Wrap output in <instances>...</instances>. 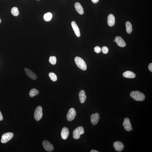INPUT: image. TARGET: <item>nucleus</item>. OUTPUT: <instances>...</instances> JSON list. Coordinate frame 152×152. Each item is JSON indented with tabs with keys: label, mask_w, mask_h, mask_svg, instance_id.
Wrapping results in <instances>:
<instances>
[{
	"label": "nucleus",
	"mask_w": 152,
	"mask_h": 152,
	"mask_svg": "<svg viewBox=\"0 0 152 152\" xmlns=\"http://www.w3.org/2000/svg\"><path fill=\"white\" fill-rule=\"evenodd\" d=\"M114 42H116V41H115V40H114Z\"/></svg>",
	"instance_id": "2f4dec72"
},
{
	"label": "nucleus",
	"mask_w": 152,
	"mask_h": 152,
	"mask_svg": "<svg viewBox=\"0 0 152 152\" xmlns=\"http://www.w3.org/2000/svg\"><path fill=\"white\" fill-rule=\"evenodd\" d=\"M115 40L118 46L121 47H124L126 46V44L124 41L121 37H116L115 38Z\"/></svg>",
	"instance_id": "ddd939ff"
},
{
	"label": "nucleus",
	"mask_w": 152,
	"mask_h": 152,
	"mask_svg": "<svg viewBox=\"0 0 152 152\" xmlns=\"http://www.w3.org/2000/svg\"><path fill=\"white\" fill-rule=\"evenodd\" d=\"M130 96L135 100L138 101H142L145 98V96L143 93L138 91H133L130 93Z\"/></svg>",
	"instance_id": "f257e3e1"
},
{
	"label": "nucleus",
	"mask_w": 152,
	"mask_h": 152,
	"mask_svg": "<svg viewBox=\"0 0 152 152\" xmlns=\"http://www.w3.org/2000/svg\"><path fill=\"white\" fill-rule=\"evenodd\" d=\"M75 62L79 68L83 70H85L87 69V66L85 62L82 58L77 56L74 59Z\"/></svg>",
	"instance_id": "f03ea898"
},
{
	"label": "nucleus",
	"mask_w": 152,
	"mask_h": 152,
	"mask_svg": "<svg viewBox=\"0 0 152 152\" xmlns=\"http://www.w3.org/2000/svg\"><path fill=\"white\" fill-rule=\"evenodd\" d=\"M11 13L14 16H17L19 14V12L17 7H14L11 10Z\"/></svg>",
	"instance_id": "4be33fe9"
},
{
	"label": "nucleus",
	"mask_w": 152,
	"mask_h": 152,
	"mask_svg": "<svg viewBox=\"0 0 152 152\" xmlns=\"http://www.w3.org/2000/svg\"><path fill=\"white\" fill-rule=\"evenodd\" d=\"M75 7L76 11L79 14L82 15L84 14L83 8L80 4L79 2H76L75 4Z\"/></svg>",
	"instance_id": "f3484780"
},
{
	"label": "nucleus",
	"mask_w": 152,
	"mask_h": 152,
	"mask_svg": "<svg viewBox=\"0 0 152 152\" xmlns=\"http://www.w3.org/2000/svg\"><path fill=\"white\" fill-rule=\"evenodd\" d=\"M1 19L0 18V23H1Z\"/></svg>",
	"instance_id": "7c9ffc66"
},
{
	"label": "nucleus",
	"mask_w": 152,
	"mask_h": 152,
	"mask_svg": "<svg viewBox=\"0 0 152 152\" xmlns=\"http://www.w3.org/2000/svg\"><path fill=\"white\" fill-rule=\"evenodd\" d=\"M3 119V116L1 112L0 111V121H2Z\"/></svg>",
	"instance_id": "cd10ccee"
},
{
	"label": "nucleus",
	"mask_w": 152,
	"mask_h": 152,
	"mask_svg": "<svg viewBox=\"0 0 152 152\" xmlns=\"http://www.w3.org/2000/svg\"><path fill=\"white\" fill-rule=\"evenodd\" d=\"M133 130V129H132V128H131V130Z\"/></svg>",
	"instance_id": "473e14b6"
},
{
	"label": "nucleus",
	"mask_w": 152,
	"mask_h": 152,
	"mask_svg": "<svg viewBox=\"0 0 152 152\" xmlns=\"http://www.w3.org/2000/svg\"><path fill=\"white\" fill-rule=\"evenodd\" d=\"M71 25L75 32L76 36L78 37L80 36V33L79 29L75 22L72 21L71 22Z\"/></svg>",
	"instance_id": "4468645a"
},
{
	"label": "nucleus",
	"mask_w": 152,
	"mask_h": 152,
	"mask_svg": "<svg viewBox=\"0 0 152 152\" xmlns=\"http://www.w3.org/2000/svg\"><path fill=\"white\" fill-rule=\"evenodd\" d=\"M49 61L52 65H55L56 63V58L55 56H51L49 58Z\"/></svg>",
	"instance_id": "b1692460"
},
{
	"label": "nucleus",
	"mask_w": 152,
	"mask_h": 152,
	"mask_svg": "<svg viewBox=\"0 0 152 152\" xmlns=\"http://www.w3.org/2000/svg\"><path fill=\"white\" fill-rule=\"evenodd\" d=\"M94 51L97 53H99L101 51V48L100 47L98 46L95 47L94 48Z\"/></svg>",
	"instance_id": "a878e982"
},
{
	"label": "nucleus",
	"mask_w": 152,
	"mask_h": 152,
	"mask_svg": "<svg viewBox=\"0 0 152 152\" xmlns=\"http://www.w3.org/2000/svg\"></svg>",
	"instance_id": "72a5a7b5"
},
{
	"label": "nucleus",
	"mask_w": 152,
	"mask_h": 152,
	"mask_svg": "<svg viewBox=\"0 0 152 152\" xmlns=\"http://www.w3.org/2000/svg\"><path fill=\"white\" fill-rule=\"evenodd\" d=\"M79 97L81 103L83 104L85 102L87 96L85 94V92L83 90H82L79 93Z\"/></svg>",
	"instance_id": "dca6fc26"
},
{
	"label": "nucleus",
	"mask_w": 152,
	"mask_h": 152,
	"mask_svg": "<svg viewBox=\"0 0 152 152\" xmlns=\"http://www.w3.org/2000/svg\"><path fill=\"white\" fill-rule=\"evenodd\" d=\"M91 1L93 3H96L98 2L99 0H91Z\"/></svg>",
	"instance_id": "c85d7f7f"
},
{
	"label": "nucleus",
	"mask_w": 152,
	"mask_h": 152,
	"mask_svg": "<svg viewBox=\"0 0 152 152\" xmlns=\"http://www.w3.org/2000/svg\"><path fill=\"white\" fill-rule=\"evenodd\" d=\"M42 145L47 151L51 152L54 150V148L53 145L47 140H44L42 142Z\"/></svg>",
	"instance_id": "0eeeda50"
},
{
	"label": "nucleus",
	"mask_w": 152,
	"mask_h": 152,
	"mask_svg": "<svg viewBox=\"0 0 152 152\" xmlns=\"http://www.w3.org/2000/svg\"><path fill=\"white\" fill-rule=\"evenodd\" d=\"M123 126L125 128V130L127 131H130L132 128V125L130 122V120L128 118H125L123 123Z\"/></svg>",
	"instance_id": "6e6552de"
},
{
	"label": "nucleus",
	"mask_w": 152,
	"mask_h": 152,
	"mask_svg": "<svg viewBox=\"0 0 152 152\" xmlns=\"http://www.w3.org/2000/svg\"><path fill=\"white\" fill-rule=\"evenodd\" d=\"M84 133L83 128L82 127H78L73 131V137L75 139H78L80 138V135L83 134Z\"/></svg>",
	"instance_id": "7ed1b4c3"
},
{
	"label": "nucleus",
	"mask_w": 152,
	"mask_h": 152,
	"mask_svg": "<svg viewBox=\"0 0 152 152\" xmlns=\"http://www.w3.org/2000/svg\"><path fill=\"white\" fill-rule=\"evenodd\" d=\"M99 152L97 151H95V150H92V151H91V152Z\"/></svg>",
	"instance_id": "c756f323"
},
{
	"label": "nucleus",
	"mask_w": 152,
	"mask_h": 152,
	"mask_svg": "<svg viewBox=\"0 0 152 152\" xmlns=\"http://www.w3.org/2000/svg\"><path fill=\"white\" fill-rule=\"evenodd\" d=\"M39 92L38 90L35 89H31L29 93V95L31 97H33L38 94Z\"/></svg>",
	"instance_id": "412c9836"
},
{
	"label": "nucleus",
	"mask_w": 152,
	"mask_h": 152,
	"mask_svg": "<svg viewBox=\"0 0 152 152\" xmlns=\"http://www.w3.org/2000/svg\"><path fill=\"white\" fill-rule=\"evenodd\" d=\"M14 136L12 132H7L3 134L1 137V142L2 143H5L12 139Z\"/></svg>",
	"instance_id": "39448f33"
},
{
	"label": "nucleus",
	"mask_w": 152,
	"mask_h": 152,
	"mask_svg": "<svg viewBox=\"0 0 152 152\" xmlns=\"http://www.w3.org/2000/svg\"><path fill=\"white\" fill-rule=\"evenodd\" d=\"M24 70H25L26 74L32 79L35 80L37 78L36 75L32 71L27 68H25Z\"/></svg>",
	"instance_id": "f8f14e48"
},
{
	"label": "nucleus",
	"mask_w": 152,
	"mask_h": 152,
	"mask_svg": "<svg viewBox=\"0 0 152 152\" xmlns=\"http://www.w3.org/2000/svg\"><path fill=\"white\" fill-rule=\"evenodd\" d=\"M126 30L128 34L132 33V25L130 22L128 21L126 23Z\"/></svg>",
	"instance_id": "6ab92c4d"
},
{
	"label": "nucleus",
	"mask_w": 152,
	"mask_h": 152,
	"mask_svg": "<svg viewBox=\"0 0 152 152\" xmlns=\"http://www.w3.org/2000/svg\"><path fill=\"white\" fill-rule=\"evenodd\" d=\"M149 70L152 72V63H150L149 66Z\"/></svg>",
	"instance_id": "bb28decb"
},
{
	"label": "nucleus",
	"mask_w": 152,
	"mask_h": 152,
	"mask_svg": "<svg viewBox=\"0 0 152 152\" xmlns=\"http://www.w3.org/2000/svg\"><path fill=\"white\" fill-rule=\"evenodd\" d=\"M52 15L50 12H47L45 14L44 16V20L46 22L49 21L51 20Z\"/></svg>",
	"instance_id": "aec40b11"
},
{
	"label": "nucleus",
	"mask_w": 152,
	"mask_h": 152,
	"mask_svg": "<svg viewBox=\"0 0 152 152\" xmlns=\"http://www.w3.org/2000/svg\"><path fill=\"white\" fill-rule=\"evenodd\" d=\"M50 79L53 82H56L57 79V77L56 74L53 72H50L49 74Z\"/></svg>",
	"instance_id": "5701e85b"
},
{
	"label": "nucleus",
	"mask_w": 152,
	"mask_h": 152,
	"mask_svg": "<svg viewBox=\"0 0 152 152\" xmlns=\"http://www.w3.org/2000/svg\"><path fill=\"white\" fill-rule=\"evenodd\" d=\"M69 134V131L66 127H64L62 129L61 132V138L64 140H66L68 137Z\"/></svg>",
	"instance_id": "9b49d317"
},
{
	"label": "nucleus",
	"mask_w": 152,
	"mask_h": 152,
	"mask_svg": "<svg viewBox=\"0 0 152 152\" xmlns=\"http://www.w3.org/2000/svg\"><path fill=\"white\" fill-rule=\"evenodd\" d=\"M42 116L43 112L42 107L40 106H37L35 111V120L38 121L41 119Z\"/></svg>",
	"instance_id": "20e7f679"
},
{
	"label": "nucleus",
	"mask_w": 152,
	"mask_h": 152,
	"mask_svg": "<svg viewBox=\"0 0 152 152\" xmlns=\"http://www.w3.org/2000/svg\"><path fill=\"white\" fill-rule=\"evenodd\" d=\"M99 116L98 113L92 114L91 117V122L94 125H96L99 121Z\"/></svg>",
	"instance_id": "1a4fd4ad"
},
{
	"label": "nucleus",
	"mask_w": 152,
	"mask_h": 152,
	"mask_svg": "<svg viewBox=\"0 0 152 152\" xmlns=\"http://www.w3.org/2000/svg\"><path fill=\"white\" fill-rule=\"evenodd\" d=\"M115 19L113 15L112 14L109 15L107 19L108 24L110 27L113 26L115 23Z\"/></svg>",
	"instance_id": "2eb2a0df"
},
{
	"label": "nucleus",
	"mask_w": 152,
	"mask_h": 152,
	"mask_svg": "<svg viewBox=\"0 0 152 152\" xmlns=\"http://www.w3.org/2000/svg\"><path fill=\"white\" fill-rule=\"evenodd\" d=\"M76 112L74 109L71 108L69 110L67 115V120L71 121L74 119L76 116Z\"/></svg>",
	"instance_id": "423d86ee"
},
{
	"label": "nucleus",
	"mask_w": 152,
	"mask_h": 152,
	"mask_svg": "<svg viewBox=\"0 0 152 152\" xmlns=\"http://www.w3.org/2000/svg\"><path fill=\"white\" fill-rule=\"evenodd\" d=\"M123 76L124 77L129 78H134L136 76L134 73L129 71H127L123 73Z\"/></svg>",
	"instance_id": "a211bd4d"
},
{
	"label": "nucleus",
	"mask_w": 152,
	"mask_h": 152,
	"mask_svg": "<svg viewBox=\"0 0 152 152\" xmlns=\"http://www.w3.org/2000/svg\"><path fill=\"white\" fill-rule=\"evenodd\" d=\"M103 53L104 54H106L108 52V49L106 46H104L101 49Z\"/></svg>",
	"instance_id": "393cba45"
},
{
	"label": "nucleus",
	"mask_w": 152,
	"mask_h": 152,
	"mask_svg": "<svg viewBox=\"0 0 152 152\" xmlns=\"http://www.w3.org/2000/svg\"><path fill=\"white\" fill-rule=\"evenodd\" d=\"M113 146L116 151L121 152L123 151L124 148V145L122 142L117 141L114 142Z\"/></svg>",
	"instance_id": "9d476101"
}]
</instances>
